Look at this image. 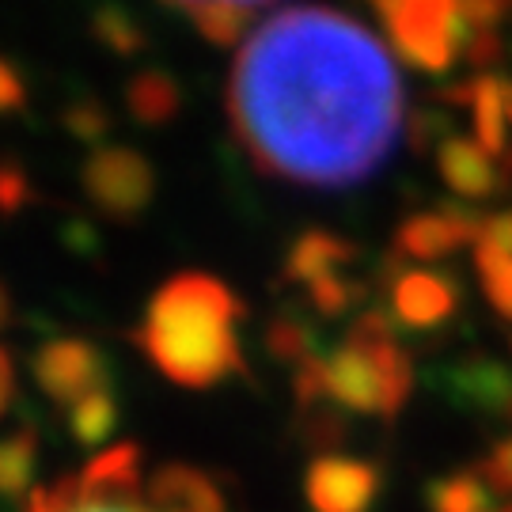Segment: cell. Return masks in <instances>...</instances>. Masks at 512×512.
I'll list each match as a JSON object with an SVG mask.
<instances>
[{
	"label": "cell",
	"instance_id": "1f68e13d",
	"mask_svg": "<svg viewBox=\"0 0 512 512\" xmlns=\"http://www.w3.org/2000/svg\"><path fill=\"white\" fill-rule=\"evenodd\" d=\"M12 323V296L4 289V281H0V330Z\"/></svg>",
	"mask_w": 512,
	"mask_h": 512
},
{
	"label": "cell",
	"instance_id": "603a6c76",
	"mask_svg": "<svg viewBox=\"0 0 512 512\" xmlns=\"http://www.w3.org/2000/svg\"><path fill=\"white\" fill-rule=\"evenodd\" d=\"M368 285L357 274L327 277V281H315L308 285V308L323 319H342L349 311H357L365 304Z\"/></svg>",
	"mask_w": 512,
	"mask_h": 512
},
{
	"label": "cell",
	"instance_id": "83f0119b",
	"mask_svg": "<svg viewBox=\"0 0 512 512\" xmlns=\"http://www.w3.org/2000/svg\"><path fill=\"white\" fill-rule=\"evenodd\" d=\"M475 247H490L497 255L512 258V209H505V213H486V217H482V232H478Z\"/></svg>",
	"mask_w": 512,
	"mask_h": 512
},
{
	"label": "cell",
	"instance_id": "ba28073f",
	"mask_svg": "<svg viewBox=\"0 0 512 512\" xmlns=\"http://www.w3.org/2000/svg\"><path fill=\"white\" fill-rule=\"evenodd\" d=\"M463 289L444 270H406L395 266L387 274V315L395 327L437 330L459 311Z\"/></svg>",
	"mask_w": 512,
	"mask_h": 512
},
{
	"label": "cell",
	"instance_id": "d6986e66",
	"mask_svg": "<svg viewBox=\"0 0 512 512\" xmlns=\"http://www.w3.org/2000/svg\"><path fill=\"white\" fill-rule=\"evenodd\" d=\"M179 16L194 23V31L213 46H232L266 8L262 4H171Z\"/></svg>",
	"mask_w": 512,
	"mask_h": 512
},
{
	"label": "cell",
	"instance_id": "44dd1931",
	"mask_svg": "<svg viewBox=\"0 0 512 512\" xmlns=\"http://www.w3.org/2000/svg\"><path fill=\"white\" fill-rule=\"evenodd\" d=\"M27 512H152L133 497H92L80 490L76 478H61L57 486H38Z\"/></svg>",
	"mask_w": 512,
	"mask_h": 512
},
{
	"label": "cell",
	"instance_id": "7a4b0ae2",
	"mask_svg": "<svg viewBox=\"0 0 512 512\" xmlns=\"http://www.w3.org/2000/svg\"><path fill=\"white\" fill-rule=\"evenodd\" d=\"M239 315L243 304L224 281L209 274H179L152 296L145 323L133 338L167 380L205 391L243 372Z\"/></svg>",
	"mask_w": 512,
	"mask_h": 512
},
{
	"label": "cell",
	"instance_id": "5bb4252c",
	"mask_svg": "<svg viewBox=\"0 0 512 512\" xmlns=\"http://www.w3.org/2000/svg\"><path fill=\"white\" fill-rule=\"evenodd\" d=\"M145 501L152 512H228L217 482L186 463H167L148 478Z\"/></svg>",
	"mask_w": 512,
	"mask_h": 512
},
{
	"label": "cell",
	"instance_id": "30bf717a",
	"mask_svg": "<svg viewBox=\"0 0 512 512\" xmlns=\"http://www.w3.org/2000/svg\"><path fill=\"white\" fill-rule=\"evenodd\" d=\"M482 217L471 205L448 202L433 209V213H418V217H406L395 228V258H414V262H437V258L456 255L459 247L478 243L482 232Z\"/></svg>",
	"mask_w": 512,
	"mask_h": 512
},
{
	"label": "cell",
	"instance_id": "9a60e30c",
	"mask_svg": "<svg viewBox=\"0 0 512 512\" xmlns=\"http://www.w3.org/2000/svg\"><path fill=\"white\" fill-rule=\"evenodd\" d=\"M262 342H266V353H270L274 361L293 365V368H304L308 361H315V357H323V353H327L323 334H319V327H315V319L300 308L277 311L274 319L266 323Z\"/></svg>",
	"mask_w": 512,
	"mask_h": 512
},
{
	"label": "cell",
	"instance_id": "ac0fdd59",
	"mask_svg": "<svg viewBox=\"0 0 512 512\" xmlns=\"http://www.w3.org/2000/svg\"><path fill=\"white\" fill-rule=\"evenodd\" d=\"M425 505L429 512H494L501 501L478 471H456L425 486Z\"/></svg>",
	"mask_w": 512,
	"mask_h": 512
},
{
	"label": "cell",
	"instance_id": "f1b7e54d",
	"mask_svg": "<svg viewBox=\"0 0 512 512\" xmlns=\"http://www.w3.org/2000/svg\"><path fill=\"white\" fill-rule=\"evenodd\" d=\"M27 99V88H23V76L12 61L0 57V114H12V110L23 107Z\"/></svg>",
	"mask_w": 512,
	"mask_h": 512
},
{
	"label": "cell",
	"instance_id": "4fadbf2b",
	"mask_svg": "<svg viewBox=\"0 0 512 512\" xmlns=\"http://www.w3.org/2000/svg\"><path fill=\"white\" fill-rule=\"evenodd\" d=\"M357 262H361V251L349 239L334 236L327 228H308L293 239V247L285 255V277L308 289L315 281L353 274Z\"/></svg>",
	"mask_w": 512,
	"mask_h": 512
},
{
	"label": "cell",
	"instance_id": "cb8c5ba5",
	"mask_svg": "<svg viewBox=\"0 0 512 512\" xmlns=\"http://www.w3.org/2000/svg\"><path fill=\"white\" fill-rule=\"evenodd\" d=\"M92 31L110 54L118 57H137L148 46V35L126 8H99L92 16Z\"/></svg>",
	"mask_w": 512,
	"mask_h": 512
},
{
	"label": "cell",
	"instance_id": "7c38bea8",
	"mask_svg": "<svg viewBox=\"0 0 512 512\" xmlns=\"http://www.w3.org/2000/svg\"><path fill=\"white\" fill-rule=\"evenodd\" d=\"M440 99L471 107L478 145L486 148L490 156H497V160H512L509 137H505V126H509V80H501V76H478L471 84H459V88L440 92Z\"/></svg>",
	"mask_w": 512,
	"mask_h": 512
},
{
	"label": "cell",
	"instance_id": "3957f363",
	"mask_svg": "<svg viewBox=\"0 0 512 512\" xmlns=\"http://www.w3.org/2000/svg\"><path fill=\"white\" fill-rule=\"evenodd\" d=\"M293 387L300 410L330 403L353 414L395 418L410 399L414 372L387 308L361 311L346 330L342 346L327 349L323 357L296 368Z\"/></svg>",
	"mask_w": 512,
	"mask_h": 512
},
{
	"label": "cell",
	"instance_id": "484cf974",
	"mask_svg": "<svg viewBox=\"0 0 512 512\" xmlns=\"http://www.w3.org/2000/svg\"><path fill=\"white\" fill-rule=\"evenodd\" d=\"M65 126H69V133L73 137H80V141H88V145H95L103 133H107V110L99 107L95 99H80V103H73L69 107V114H65Z\"/></svg>",
	"mask_w": 512,
	"mask_h": 512
},
{
	"label": "cell",
	"instance_id": "4dcf8cb0",
	"mask_svg": "<svg viewBox=\"0 0 512 512\" xmlns=\"http://www.w3.org/2000/svg\"><path fill=\"white\" fill-rule=\"evenodd\" d=\"M16 403V365H12V353L0 346V418L12 410Z\"/></svg>",
	"mask_w": 512,
	"mask_h": 512
},
{
	"label": "cell",
	"instance_id": "5b68a950",
	"mask_svg": "<svg viewBox=\"0 0 512 512\" xmlns=\"http://www.w3.org/2000/svg\"><path fill=\"white\" fill-rule=\"evenodd\" d=\"M84 194L110 220H137L156 194V171L141 152L126 145H103L84 160Z\"/></svg>",
	"mask_w": 512,
	"mask_h": 512
},
{
	"label": "cell",
	"instance_id": "f546056e",
	"mask_svg": "<svg viewBox=\"0 0 512 512\" xmlns=\"http://www.w3.org/2000/svg\"><path fill=\"white\" fill-rule=\"evenodd\" d=\"M27 198V179L19 175V167H0V209L16 213Z\"/></svg>",
	"mask_w": 512,
	"mask_h": 512
},
{
	"label": "cell",
	"instance_id": "7402d4cb",
	"mask_svg": "<svg viewBox=\"0 0 512 512\" xmlns=\"http://www.w3.org/2000/svg\"><path fill=\"white\" fill-rule=\"evenodd\" d=\"M114 429H118V395H114V387L95 391V395H88L84 403H76L69 410V433L84 448L107 444Z\"/></svg>",
	"mask_w": 512,
	"mask_h": 512
},
{
	"label": "cell",
	"instance_id": "4316f807",
	"mask_svg": "<svg viewBox=\"0 0 512 512\" xmlns=\"http://www.w3.org/2000/svg\"><path fill=\"white\" fill-rule=\"evenodd\" d=\"M475 471L490 482V490H494L497 497L512 494V437H505L501 444H494V452L482 459Z\"/></svg>",
	"mask_w": 512,
	"mask_h": 512
},
{
	"label": "cell",
	"instance_id": "8992f818",
	"mask_svg": "<svg viewBox=\"0 0 512 512\" xmlns=\"http://www.w3.org/2000/svg\"><path fill=\"white\" fill-rule=\"evenodd\" d=\"M31 372H35V384L42 387V395L65 410H73L95 391L114 387L103 349L88 338H50L31 357Z\"/></svg>",
	"mask_w": 512,
	"mask_h": 512
},
{
	"label": "cell",
	"instance_id": "52a82bcc",
	"mask_svg": "<svg viewBox=\"0 0 512 512\" xmlns=\"http://www.w3.org/2000/svg\"><path fill=\"white\" fill-rule=\"evenodd\" d=\"M429 380L463 414L512 421V365L494 353H467L452 365L437 368Z\"/></svg>",
	"mask_w": 512,
	"mask_h": 512
},
{
	"label": "cell",
	"instance_id": "2e32d148",
	"mask_svg": "<svg viewBox=\"0 0 512 512\" xmlns=\"http://www.w3.org/2000/svg\"><path fill=\"white\" fill-rule=\"evenodd\" d=\"M80 490L92 497H133L141 501V448L118 444L107 448L103 456H95L80 475Z\"/></svg>",
	"mask_w": 512,
	"mask_h": 512
},
{
	"label": "cell",
	"instance_id": "ffe728a7",
	"mask_svg": "<svg viewBox=\"0 0 512 512\" xmlns=\"http://www.w3.org/2000/svg\"><path fill=\"white\" fill-rule=\"evenodd\" d=\"M35 471H38V433L19 429L0 437V501H19L35 494Z\"/></svg>",
	"mask_w": 512,
	"mask_h": 512
},
{
	"label": "cell",
	"instance_id": "277c9868",
	"mask_svg": "<svg viewBox=\"0 0 512 512\" xmlns=\"http://www.w3.org/2000/svg\"><path fill=\"white\" fill-rule=\"evenodd\" d=\"M387 38L421 73H448L467 50V4L444 0H384L376 4Z\"/></svg>",
	"mask_w": 512,
	"mask_h": 512
},
{
	"label": "cell",
	"instance_id": "9c48e42d",
	"mask_svg": "<svg viewBox=\"0 0 512 512\" xmlns=\"http://www.w3.org/2000/svg\"><path fill=\"white\" fill-rule=\"evenodd\" d=\"M380 467L349 456H315L304 471V497L311 512H372L380 497Z\"/></svg>",
	"mask_w": 512,
	"mask_h": 512
},
{
	"label": "cell",
	"instance_id": "6da1fadb",
	"mask_svg": "<svg viewBox=\"0 0 512 512\" xmlns=\"http://www.w3.org/2000/svg\"><path fill=\"white\" fill-rule=\"evenodd\" d=\"M228 114L258 171L342 190L387 164L403 133V84L384 42L357 19L285 8L243 42Z\"/></svg>",
	"mask_w": 512,
	"mask_h": 512
},
{
	"label": "cell",
	"instance_id": "e0dca14e",
	"mask_svg": "<svg viewBox=\"0 0 512 512\" xmlns=\"http://www.w3.org/2000/svg\"><path fill=\"white\" fill-rule=\"evenodd\" d=\"M126 107L141 126H167L183 107V88L164 69H141L126 84Z\"/></svg>",
	"mask_w": 512,
	"mask_h": 512
},
{
	"label": "cell",
	"instance_id": "d4e9b609",
	"mask_svg": "<svg viewBox=\"0 0 512 512\" xmlns=\"http://www.w3.org/2000/svg\"><path fill=\"white\" fill-rule=\"evenodd\" d=\"M475 270L482 293L505 319H512V258L497 255L490 247H475Z\"/></svg>",
	"mask_w": 512,
	"mask_h": 512
},
{
	"label": "cell",
	"instance_id": "8fae6325",
	"mask_svg": "<svg viewBox=\"0 0 512 512\" xmlns=\"http://www.w3.org/2000/svg\"><path fill=\"white\" fill-rule=\"evenodd\" d=\"M509 167L512 160H497L482 145L467 141V137H448L437 148V171L440 179L448 183L452 194L467 202H486L497 198L509 186Z\"/></svg>",
	"mask_w": 512,
	"mask_h": 512
}]
</instances>
